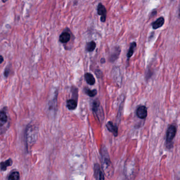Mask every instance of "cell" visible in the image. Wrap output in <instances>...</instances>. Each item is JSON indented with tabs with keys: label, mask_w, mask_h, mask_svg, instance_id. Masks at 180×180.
Instances as JSON below:
<instances>
[{
	"label": "cell",
	"mask_w": 180,
	"mask_h": 180,
	"mask_svg": "<svg viewBox=\"0 0 180 180\" xmlns=\"http://www.w3.org/2000/svg\"><path fill=\"white\" fill-rule=\"evenodd\" d=\"M102 167L107 177H110L114 174V168L107 151L105 147L102 150Z\"/></svg>",
	"instance_id": "6da1fadb"
},
{
	"label": "cell",
	"mask_w": 180,
	"mask_h": 180,
	"mask_svg": "<svg viewBox=\"0 0 180 180\" xmlns=\"http://www.w3.org/2000/svg\"><path fill=\"white\" fill-rule=\"evenodd\" d=\"M37 131L35 126H27L25 132V139L27 144H32L37 139Z\"/></svg>",
	"instance_id": "7a4b0ae2"
},
{
	"label": "cell",
	"mask_w": 180,
	"mask_h": 180,
	"mask_svg": "<svg viewBox=\"0 0 180 180\" xmlns=\"http://www.w3.org/2000/svg\"><path fill=\"white\" fill-rule=\"evenodd\" d=\"M92 110L94 114L100 121H102L104 119V113L102 107L98 99H96L92 104Z\"/></svg>",
	"instance_id": "3957f363"
},
{
	"label": "cell",
	"mask_w": 180,
	"mask_h": 180,
	"mask_svg": "<svg viewBox=\"0 0 180 180\" xmlns=\"http://www.w3.org/2000/svg\"><path fill=\"white\" fill-rule=\"evenodd\" d=\"M97 13L100 15V21L103 23L105 22L107 17V10L105 7L102 3H99L97 7Z\"/></svg>",
	"instance_id": "277c9868"
},
{
	"label": "cell",
	"mask_w": 180,
	"mask_h": 180,
	"mask_svg": "<svg viewBox=\"0 0 180 180\" xmlns=\"http://www.w3.org/2000/svg\"><path fill=\"white\" fill-rule=\"evenodd\" d=\"M176 127L174 125H171L169 127L167 131V143H171L173 139L176 134Z\"/></svg>",
	"instance_id": "5b68a950"
},
{
	"label": "cell",
	"mask_w": 180,
	"mask_h": 180,
	"mask_svg": "<svg viewBox=\"0 0 180 180\" xmlns=\"http://www.w3.org/2000/svg\"><path fill=\"white\" fill-rule=\"evenodd\" d=\"M94 177L96 180H102L105 179L104 173L98 164H95L94 165Z\"/></svg>",
	"instance_id": "8992f818"
},
{
	"label": "cell",
	"mask_w": 180,
	"mask_h": 180,
	"mask_svg": "<svg viewBox=\"0 0 180 180\" xmlns=\"http://www.w3.org/2000/svg\"><path fill=\"white\" fill-rule=\"evenodd\" d=\"M71 34L67 31H65L61 33L59 36V41L62 43H67L70 40Z\"/></svg>",
	"instance_id": "52a82bcc"
},
{
	"label": "cell",
	"mask_w": 180,
	"mask_h": 180,
	"mask_svg": "<svg viewBox=\"0 0 180 180\" xmlns=\"http://www.w3.org/2000/svg\"><path fill=\"white\" fill-rule=\"evenodd\" d=\"M137 115L141 119L145 118L147 115V111L145 106H141L137 110Z\"/></svg>",
	"instance_id": "ba28073f"
},
{
	"label": "cell",
	"mask_w": 180,
	"mask_h": 180,
	"mask_svg": "<svg viewBox=\"0 0 180 180\" xmlns=\"http://www.w3.org/2000/svg\"><path fill=\"white\" fill-rule=\"evenodd\" d=\"M106 127L110 132H112L115 136L118 135V127L114 125L112 122H108L106 124Z\"/></svg>",
	"instance_id": "9c48e42d"
},
{
	"label": "cell",
	"mask_w": 180,
	"mask_h": 180,
	"mask_svg": "<svg viewBox=\"0 0 180 180\" xmlns=\"http://www.w3.org/2000/svg\"><path fill=\"white\" fill-rule=\"evenodd\" d=\"M114 49V50L112 51V53L110 54V56L109 58V60L111 62L115 61L119 57V55L120 52V50L119 47H115Z\"/></svg>",
	"instance_id": "30bf717a"
},
{
	"label": "cell",
	"mask_w": 180,
	"mask_h": 180,
	"mask_svg": "<svg viewBox=\"0 0 180 180\" xmlns=\"http://www.w3.org/2000/svg\"><path fill=\"white\" fill-rule=\"evenodd\" d=\"M85 78L86 81L89 85L92 86V85H94L95 84V78L91 73L87 72V73L85 74Z\"/></svg>",
	"instance_id": "8fae6325"
},
{
	"label": "cell",
	"mask_w": 180,
	"mask_h": 180,
	"mask_svg": "<svg viewBox=\"0 0 180 180\" xmlns=\"http://www.w3.org/2000/svg\"><path fill=\"white\" fill-rule=\"evenodd\" d=\"M67 107L69 110H75L77 107V102L74 99H70L67 101Z\"/></svg>",
	"instance_id": "7c38bea8"
},
{
	"label": "cell",
	"mask_w": 180,
	"mask_h": 180,
	"mask_svg": "<svg viewBox=\"0 0 180 180\" xmlns=\"http://www.w3.org/2000/svg\"><path fill=\"white\" fill-rule=\"evenodd\" d=\"M13 164V161L12 159H9V160L5 161V162H2L1 163V171H5L7 169V167H10Z\"/></svg>",
	"instance_id": "4fadbf2b"
},
{
	"label": "cell",
	"mask_w": 180,
	"mask_h": 180,
	"mask_svg": "<svg viewBox=\"0 0 180 180\" xmlns=\"http://www.w3.org/2000/svg\"><path fill=\"white\" fill-rule=\"evenodd\" d=\"M164 23V19L163 17H160L154 22H153L152 24L153 28L154 29H157L159 27H162Z\"/></svg>",
	"instance_id": "5bb4252c"
},
{
	"label": "cell",
	"mask_w": 180,
	"mask_h": 180,
	"mask_svg": "<svg viewBox=\"0 0 180 180\" xmlns=\"http://www.w3.org/2000/svg\"><path fill=\"white\" fill-rule=\"evenodd\" d=\"M96 47V43L94 41L89 42L86 46V51L91 52L95 50Z\"/></svg>",
	"instance_id": "9a60e30c"
},
{
	"label": "cell",
	"mask_w": 180,
	"mask_h": 180,
	"mask_svg": "<svg viewBox=\"0 0 180 180\" xmlns=\"http://www.w3.org/2000/svg\"><path fill=\"white\" fill-rule=\"evenodd\" d=\"M8 117L7 115V113L4 110H2L1 112V118H0V125L2 126L7 122Z\"/></svg>",
	"instance_id": "2e32d148"
},
{
	"label": "cell",
	"mask_w": 180,
	"mask_h": 180,
	"mask_svg": "<svg viewBox=\"0 0 180 180\" xmlns=\"http://www.w3.org/2000/svg\"><path fill=\"white\" fill-rule=\"evenodd\" d=\"M20 173L17 171L13 172L9 175L7 179L10 180H20Z\"/></svg>",
	"instance_id": "e0dca14e"
},
{
	"label": "cell",
	"mask_w": 180,
	"mask_h": 180,
	"mask_svg": "<svg viewBox=\"0 0 180 180\" xmlns=\"http://www.w3.org/2000/svg\"><path fill=\"white\" fill-rule=\"evenodd\" d=\"M85 93L89 96V97H93L94 96H95L97 94V91L96 89H94V90H90V89L86 88L85 90Z\"/></svg>",
	"instance_id": "ac0fdd59"
},
{
	"label": "cell",
	"mask_w": 180,
	"mask_h": 180,
	"mask_svg": "<svg viewBox=\"0 0 180 180\" xmlns=\"http://www.w3.org/2000/svg\"><path fill=\"white\" fill-rule=\"evenodd\" d=\"M136 43L135 42H133L132 44H131L130 46V47L129 48V51L128 52L127 54V57L128 58H130L132 57L133 53H134V49L136 47Z\"/></svg>",
	"instance_id": "d6986e66"
},
{
	"label": "cell",
	"mask_w": 180,
	"mask_h": 180,
	"mask_svg": "<svg viewBox=\"0 0 180 180\" xmlns=\"http://www.w3.org/2000/svg\"><path fill=\"white\" fill-rule=\"evenodd\" d=\"M9 72H10V69H9V68H6L5 70H4V76L6 78H7V77L9 76Z\"/></svg>",
	"instance_id": "ffe728a7"
},
{
	"label": "cell",
	"mask_w": 180,
	"mask_h": 180,
	"mask_svg": "<svg viewBox=\"0 0 180 180\" xmlns=\"http://www.w3.org/2000/svg\"><path fill=\"white\" fill-rule=\"evenodd\" d=\"M100 62H101V63H102V64H104V63H105V59H104V58H102V59H101Z\"/></svg>",
	"instance_id": "44dd1931"
},
{
	"label": "cell",
	"mask_w": 180,
	"mask_h": 180,
	"mask_svg": "<svg viewBox=\"0 0 180 180\" xmlns=\"http://www.w3.org/2000/svg\"><path fill=\"white\" fill-rule=\"evenodd\" d=\"M4 61V58L2 56H1V64H2Z\"/></svg>",
	"instance_id": "7402d4cb"
},
{
	"label": "cell",
	"mask_w": 180,
	"mask_h": 180,
	"mask_svg": "<svg viewBox=\"0 0 180 180\" xmlns=\"http://www.w3.org/2000/svg\"><path fill=\"white\" fill-rule=\"evenodd\" d=\"M7 0H2V2H3V3H5L6 2H7Z\"/></svg>",
	"instance_id": "603a6c76"
},
{
	"label": "cell",
	"mask_w": 180,
	"mask_h": 180,
	"mask_svg": "<svg viewBox=\"0 0 180 180\" xmlns=\"http://www.w3.org/2000/svg\"><path fill=\"white\" fill-rule=\"evenodd\" d=\"M179 17H180V8H179Z\"/></svg>",
	"instance_id": "cb8c5ba5"
}]
</instances>
